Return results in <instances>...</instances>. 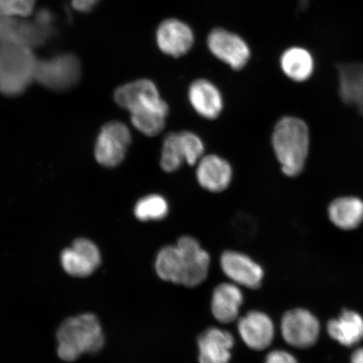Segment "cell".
<instances>
[{
  "label": "cell",
  "instance_id": "obj_1",
  "mask_svg": "<svg viewBox=\"0 0 363 363\" xmlns=\"http://www.w3.org/2000/svg\"><path fill=\"white\" fill-rule=\"evenodd\" d=\"M211 256L191 235H184L176 245L162 247L157 253L155 267L166 282L194 288L207 279Z\"/></svg>",
  "mask_w": 363,
  "mask_h": 363
},
{
  "label": "cell",
  "instance_id": "obj_4",
  "mask_svg": "<svg viewBox=\"0 0 363 363\" xmlns=\"http://www.w3.org/2000/svg\"><path fill=\"white\" fill-rule=\"evenodd\" d=\"M38 60L33 50L17 40L0 43V93L16 96L35 79Z\"/></svg>",
  "mask_w": 363,
  "mask_h": 363
},
{
  "label": "cell",
  "instance_id": "obj_30",
  "mask_svg": "<svg viewBox=\"0 0 363 363\" xmlns=\"http://www.w3.org/2000/svg\"><path fill=\"white\" fill-rule=\"evenodd\" d=\"M351 362L363 363V347L357 349V350L352 353Z\"/></svg>",
  "mask_w": 363,
  "mask_h": 363
},
{
  "label": "cell",
  "instance_id": "obj_6",
  "mask_svg": "<svg viewBox=\"0 0 363 363\" xmlns=\"http://www.w3.org/2000/svg\"><path fill=\"white\" fill-rule=\"evenodd\" d=\"M207 47L213 56L235 71L242 70L252 56L251 48L242 36L223 28L211 31Z\"/></svg>",
  "mask_w": 363,
  "mask_h": 363
},
{
  "label": "cell",
  "instance_id": "obj_26",
  "mask_svg": "<svg viewBox=\"0 0 363 363\" xmlns=\"http://www.w3.org/2000/svg\"><path fill=\"white\" fill-rule=\"evenodd\" d=\"M6 16L26 17L33 13L35 0H0Z\"/></svg>",
  "mask_w": 363,
  "mask_h": 363
},
{
  "label": "cell",
  "instance_id": "obj_23",
  "mask_svg": "<svg viewBox=\"0 0 363 363\" xmlns=\"http://www.w3.org/2000/svg\"><path fill=\"white\" fill-rule=\"evenodd\" d=\"M169 113V104L163 99L156 106L130 113L131 123L140 133L156 136L164 130Z\"/></svg>",
  "mask_w": 363,
  "mask_h": 363
},
{
  "label": "cell",
  "instance_id": "obj_13",
  "mask_svg": "<svg viewBox=\"0 0 363 363\" xmlns=\"http://www.w3.org/2000/svg\"><path fill=\"white\" fill-rule=\"evenodd\" d=\"M162 99L156 84L147 79L122 85L115 92L118 106L130 113L156 106Z\"/></svg>",
  "mask_w": 363,
  "mask_h": 363
},
{
  "label": "cell",
  "instance_id": "obj_29",
  "mask_svg": "<svg viewBox=\"0 0 363 363\" xmlns=\"http://www.w3.org/2000/svg\"><path fill=\"white\" fill-rule=\"evenodd\" d=\"M99 0H72V6L80 12H89L93 10Z\"/></svg>",
  "mask_w": 363,
  "mask_h": 363
},
{
  "label": "cell",
  "instance_id": "obj_12",
  "mask_svg": "<svg viewBox=\"0 0 363 363\" xmlns=\"http://www.w3.org/2000/svg\"><path fill=\"white\" fill-rule=\"evenodd\" d=\"M101 256L95 245L87 239L76 240L72 247L62 252L61 263L67 274L84 278L101 265Z\"/></svg>",
  "mask_w": 363,
  "mask_h": 363
},
{
  "label": "cell",
  "instance_id": "obj_14",
  "mask_svg": "<svg viewBox=\"0 0 363 363\" xmlns=\"http://www.w3.org/2000/svg\"><path fill=\"white\" fill-rule=\"evenodd\" d=\"M196 179L199 185L212 193H220L228 189L233 171L225 158L210 154L197 163Z\"/></svg>",
  "mask_w": 363,
  "mask_h": 363
},
{
  "label": "cell",
  "instance_id": "obj_17",
  "mask_svg": "<svg viewBox=\"0 0 363 363\" xmlns=\"http://www.w3.org/2000/svg\"><path fill=\"white\" fill-rule=\"evenodd\" d=\"M243 294L238 285L224 283L218 285L212 294L211 311L215 319L223 324L238 319L243 303Z\"/></svg>",
  "mask_w": 363,
  "mask_h": 363
},
{
  "label": "cell",
  "instance_id": "obj_5",
  "mask_svg": "<svg viewBox=\"0 0 363 363\" xmlns=\"http://www.w3.org/2000/svg\"><path fill=\"white\" fill-rule=\"evenodd\" d=\"M80 76L79 59L72 54H60L38 61L35 79L45 88L62 91L74 87Z\"/></svg>",
  "mask_w": 363,
  "mask_h": 363
},
{
  "label": "cell",
  "instance_id": "obj_28",
  "mask_svg": "<svg viewBox=\"0 0 363 363\" xmlns=\"http://www.w3.org/2000/svg\"><path fill=\"white\" fill-rule=\"evenodd\" d=\"M264 363H298V361L291 353L279 349L267 354Z\"/></svg>",
  "mask_w": 363,
  "mask_h": 363
},
{
  "label": "cell",
  "instance_id": "obj_16",
  "mask_svg": "<svg viewBox=\"0 0 363 363\" xmlns=\"http://www.w3.org/2000/svg\"><path fill=\"white\" fill-rule=\"evenodd\" d=\"M235 344L233 335L220 328H208L198 338L199 363H229Z\"/></svg>",
  "mask_w": 363,
  "mask_h": 363
},
{
  "label": "cell",
  "instance_id": "obj_19",
  "mask_svg": "<svg viewBox=\"0 0 363 363\" xmlns=\"http://www.w3.org/2000/svg\"><path fill=\"white\" fill-rule=\"evenodd\" d=\"M330 337L345 347H353L363 340V318L352 311H344L328 324Z\"/></svg>",
  "mask_w": 363,
  "mask_h": 363
},
{
  "label": "cell",
  "instance_id": "obj_11",
  "mask_svg": "<svg viewBox=\"0 0 363 363\" xmlns=\"http://www.w3.org/2000/svg\"><path fill=\"white\" fill-rule=\"evenodd\" d=\"M240 338L253 351H263L274 342L275 328L274 321L265 313L252 311L238 320Z\"/></svg>",
  "mask_w": 363,
  "mask_h": 363
},
{
  "label": "cell",
  "instance_id": "obj_3",
  "mask_svg": "<svg viewBox=\"0 0 363 363\" xmlns=\"http://www.w3.org/2000/svg\"><path fill=\"white\" fill-rule=\"evenodd\" d=\"M57 339L58 356L65 362H74L82 354L97 352L104 344L101 323L92 314L68 318L59 328Z\"/></svg>",
  "mask_w": 363,
  "mask_h": 363
},
{
  "label": "cell",
  "instance_id": "obj_22",
  "mask_svg": "<svg viewBox=\"0 0 363 363\" xmlns=\"http://www.w3.org/2000/svg\"><path fill=\"white\" fill-rule=\"evenodd\" d=\"M52 23L51 13L40 11L35 21L18 23L16 40L30 48L43 45L52 34Z\"/></svg>",
  "mask_w": 363,
  "mask_h": 363
},
{
  "label": "cell",
  "instance_id": "obj_21",
  "mask_svg": "<svg viewBox=\"0 0 363 363\" xmlns=\"http://www.w3.org/2000/svg\"><path fill=\"white\" fill-rule=\"evenodd\" d=\"M331 222L338 228L353 230L363 221V201L356 197L335 199L328 208Z\"/></svg>",
  "mask_w": 363,
  "mask_h": 363
},
{
  "label": "cell",
  "instance_id": "obj_10",
  "mask_svg": "<svg viewBox=\"0 0 363 363\" xmlns=\"http://www.w3.org/2000/svg\"><path fill=\"white\" fill-rule=\"evenodd\" d=\"M221 270L231 283L257 289L262 283L264 272L257 262L242 252L226 251L220 257Z\"/></svg>",
  "mask_w": 363,
  "mask_h": 363
},
{
  "label": "cell",
  "instance_id": "obj_25",
  "mask_svg": "<svg viewBox=\"0 0 363 363\" xmlns=\"http://www.w3.org/2000/svg\"><path fill=\"white\" fill-rule=\"evenodd\" d=\"M135 216L140 221H157L169 213V204L160 194H150L140 199L134 208Z\"/></svg>",
  "mask_w": 363,
  "mask_h": 363
},
{
  "label": "cell",
  "instance_id": "obj_20",
  "mask_svg": "<svg viewBox=\"0 0 363 363\" xmlns=\"http://www.w3.org/2000/svg\"><path fill=\"white\" fill-rule=\"evenodd\" d=\"M279 63L284 74L297 83L310 79L314 74V57L303 48H288L281 55Z\"/></svg>",
  "mask_w": 363,
  "mask_h": 363
},
{
  "label": "cell",
  "instance_id": "obj_27",
  "mask_svg": "<svg viewBox=\"0 0 363 363\" xmlns=\"http://www.w3.org/2000/svg\"><path fill=\"white\" fill-rule=\"evenodd\" d=\"M17 25L12 17L0 15V43L16 40Z\"/></svg>",
  "mask_w": 363,
  "mask_h": 363
},
{
  "label": "cell",
  "instance_id": "obj_8",
  "mask_svg": "<svg viewBox=\"0 0 363 363\" xmlns=\"http://www.w3.org/2000/svg\"><path fill=\"white\" fill-rule=\"evenodd\" d=\"M131 143L130 131L125 124L112 121L104 125L95 146V157L104 167L119 165Z\"/></svg>",
  "mask_w": 363,
  "mask_h": 363
},
{
  "label": "cell",
  "instance_id": "obj_9",
  "mask_svg": "<svg viewBox=\"0 0 363 363\" xmlns=\"http://www.w3.org/2000/svg\"><path fill=\"white\" fill-rule=\"evenodd\" d=\"M156 42L163 54L178 58L186 55L193 48L195 36L187 23L176 18H169L158 26Z\"/></svg>",
  "mask_w": 363,
  "mask_h": 363
},
{
  "label": "cell",
  "instance_id": "obj_15",
  "mask_svg": "<svg viewBox=\"0 0 363 363\" xmlns=\"http://www.w3.org/2000/svg\"><path fill=\"white\" fill-rule=\"evenodd\" d=\"M188 97L194 111L204 119L216 120L223 111V96L220 90L211 80H194L189 85Z\"/></svg>",
  "mask_w": 363,
  "mask_h": 363
},
{
  "label": "cell",
  "instance_id": "obj_18",
  "mask_svg": "<svg viewBox=\"0 0 363 363\" xmlns=\"http://www.w3.org/2000/svg\"><path fill=\"white\" fill-rule=\"evenodd\" d=\"M337 70L340 99L363 115V62L340 63Z\"/></svg>",
  "mask_w": 363,
  "mask_h": 363
},
{
  "label": "cell",
  "instance_id": "obj_2",
  "mask_svg": "<svg viewBox=\"0 0 363 363\" xmlns=\"http://www.w3.org/2000/svg\"><path fill=\"white\" fill-rule=\"evenodd\" d=\"M272 145L284 174H301L310 149V131L306 122L294 116L283 117L274 127Z\"/></svg>",
  "mask_w": 363,
  "mask_h": 363
},
{
  "label": "cell",
  "instance_id": "obj_7",
  "mask_svg": "<svg viewBox=\"0 0 363 363\" xmlns=\"http://www.w3.org/2000/svg\"><path fill=\"white\" fill-rule=\"evenodd\" d=\"M320 325L317 318L306 308H294L285 313L281 320V333L289 346L306 349L319 338Z\"/></svg>",
  "mask_w": 363,
  "mask_h": 363
},
{
  "label": "cell",
  "instance_id": "obj_24",
  "mask_svg": "<svg viewBox=\"0 0 363 363\" xmlns=\"http://www.w3.org/2000/svg\"><path fill=\"white\" fill-rule=\"evenodd\" d=\"M186 163L185 151L179 133H171L163 139L160 165L166 172H174Z\"/></svg>",
  "mask_w": 363,
  "mask_h": 363
}]
</instances>
